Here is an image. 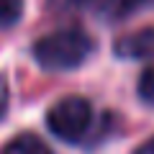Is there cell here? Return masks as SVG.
Masks as SVG:
<instances>
[{"label":"cell","mask_w":154,"mask_h":154,"mask_svg":"<svg viewBox=\"0 0 154 154\" xmlns=\"http://www.w3.org/2000/svg\"><path fill=\"white\" fill-rule=\"evenodd\" d=\"M93 51V38L80 28H62L38 38L33 46V57L44 69H75Z\"/></svg>","instance_id":"6da1fadb"},{"label":"cell","mask_w":154,"mask_h":154,"mask_svg":"<svg viewBox=\"0 0 154 154\" xmlns=\"http://www.w3.org/2000/svg\"><path fill=\"white\" fill-rule=\"evenodd\" d=\"M46 123L54 136L64 139V141H82L85 134L90 131V123H93V108L85 98L69 95L49 110Z\"/></svg>","instance_id":"7a4b0ae2"},{"label":"cell","mask_w":154,"mask_h":154,"mask_svg":"<svg viewBox=\"0 0 154 154\" xmlns=\"http://www.w3.org/2000/svg\"><path fill=\"white\" fill-rule=\"evenodd\" d=\"M116 54L126 59H152L154 57V28H141L116 41Z\"/></svg>","instance_id":"3957f363"},{"label":"cell","mask_w":154,"mask_h":154,"mask_svg":"<svg viewBox=\"0 0 154 154\" xmlns=\"http://www.w3.org/2000/svg\"><path fill=\"white\" fill-rule=\"evenodd\" d=\"M3 154H51L44 139H38L36 134H21V136L11 139L3 149Z\"/></svg>","instance_id":"277c9868"},{"label":"cell","mask_w":154,"mask_h":154,"mask_svg":"<svg viewBox=\"0 0 154 154\" xmlns=\"http://www.w3.org/2000/svg\"><path fill=\"white\" fill-rule=\"evenodd\" d=\"M23 16V0H0V26H13Z\"/></svg>","instance_id":"5b68a950"},{"label":"cell","mask_w":154,"mask_h":154,"mask_svg":"<svg viewBox=\"0 0 154 154\" xmlns=\"http://www.w3.org/2000/svg\"><path fill=\"white\" fill-rule=\"evenodd\" d=\"M139 95L149 105H154V64H149L139 77Z\"/></svg>","instance_id":"8992f818"},{"label":"cell","mask_w":154,"mask_h":154,"mask_svg":"<svg viewBox=\"0 0 154 154\" xmlns=\"http://www.w3.org/2000/svg\"><path fill=\"white\" fill-rule=\"evenodd\" d=\"M141 3H144V0H108V3H105V8H108L110 16L123 18V16H128V13H134Z\"/></svg>","instance_id":"52a82bcc"},{"label":"cell","mask_w":154,"mask_h":154,"mask_svg":"<svg viewBox=\"0 0 154 154\" xmlns=\"http://www.w3.org/2000/svg\"><path fill=\"white\" fill-rule=\"evenodd\" d=\"M5 110H8V85L0 77V116H5Z\"/></svg>","instance_id":"ba28073f"},{"label":"cell","mask_w":154,"mask_h":154,"mask_svg":"<svg viewBox=\"0 0 154 154\" xmlns=\"http://www.w3.org/2000/svg\"><path fill=\"white\" fill-rule=\"evenodd\" d=\"M134 154H154V136H152V139H146V141H144Z\"/></svg>","instance_id":"9c48e42d"}]
</instances>
